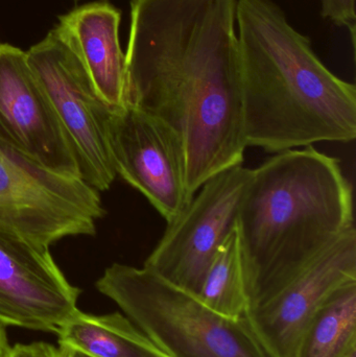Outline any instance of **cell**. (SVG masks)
<instances>
[{"label": "cell", "instance_id": "1", "mask_svg": "<svg viewBox=\"0 0 356 357\" xmlns=\"http://www.w3.org/2000/svg\"><path fill=\"white\" fill-rule=\"evenodd\" d=\"M236 0H132L125 105L182 138L192 195L247 149Z\"/></svg>", "mask_w": 356, "mask_h": 357}, {"label": "cell", "instance_id": "2", "mask_svg": "<svg viewBox=\"0 0 356 357\" xmlns=\"http://www.w3.org/2000/svg\"><path fill=\"white\" fill-rule=\"evenodd\" d=\"M247 146L276 153L356 137V88L318 58L273 0H236Z\"/></svg>", "mask_w": 356, "mask_h": 357}, {"label": "cell", "instance_id": "3", "mask_svg": "<svg viewBox=\"0 0 356 357\" xmlns=\"http://www.w3.org/2000/svg\"><path fill=\"white\" fill-rule=\"evenodd\" d=\"M355 226L353 186L338 159L309 146L276 153L252 169L236 220L248 306Z\"/></svg>", "mask_w": 356, "mask_h": 357}, {"label": "cell", "instance_id": "4", "mask_svg": "<svg viewBox=\"0 0 356 357\" xmlns=\"http://www.w3.org/2000/svg\"><path fill=\"white\" fill-rule=\"evenodd\" d=\"M95 287L169 357H265L242 319L223 318L144 266L113 264Z\"/></svg>", "mask_w": 356, "mask_h": 357}, {"label": "cell", "instance_id": "5", "mask_svg": "<svg viewBox=\"0 0 356 357\" xmlns=\"http://www.w3.org/2000/svg\"><path fill=\"white\" fill-rule=\"evenodd\" d=\"M100 191L83 178L52 171L0 144V227L49 247L94 235L105 215Z\"/></svg>", "mask_w": 356, "mask_h": 357}, {"label": "cell", "instance_id": "6", "mask_svg": "<svg viewBox=\"0 0 356 357\" xmlns=\"http://www.w3.org/2000/svg\"><path fill=\"white\" fill-rule=\"evenodd\" d=\"M77 161L79 177L98 191L117 177L110 146L115 108L98 94L75 54L54 29L26 52Z\"/></svg>", "mask_w": 356, "mask_h": 357}, {"label": "cell", "instance_id": "7", "mask_svg": "<svg viewBox=\"0 0 356 357\" xmlns=\"http://www.w3.org/2000/svg\"><path fill=\"white\" fill-rule=\"evenodd\" d=\"M356 284V228L341 235L307 268L247 307L242 320L265 357H299L311 323Z\"/></svg>", "mask_w": 356, "mask_h": 357}, {"label": "cell", "instance_id": "8", "mask_svg": "<svg viewBox=\"0 0 356 357\" xmlns=\"http://www.w3.org/2000/svg\"><path fill=\"white\" fill-rule=\"evenodd\" d=\"M252 169L230 167L207 180L144 262L177 287L198 296L217 250L236 226Z\"/></svg>", "mask_w": 356, "mask_h": 357}, {"label": "cell", "instance_id": "9", "mask_svg": "<svg viewBox=\"0 0 356 357\" xmlns=\"http://www.w3.org/2000/svg\"><path fill=\"white\" fill-rule=\"evenodd\" d=\"M110 146L116 175L140 191L167 225L185 212L194 195L183 142L171 126L125 105L111 116Z\"/></svg>", "mask_w": 356, "mask_h": 357}, {"label": "cell", "instance_id": "10", "mask_svg": "<svg viewBox=\"0 0 356 357\" xmlns=\"http://www.w3.org/2000/svg\"><path fill=\"white\" fill-rule=\"evenodd\" d=\"M79 295L49 247L0 227V324L56 335Z\"/></svg>", "mask_w": 356, "mask_h": 357}, {"label": "cell", "instance_id": "11", "mask_svg": "<svg viewBox=\"0 0 356 357\" xmlns=\"http://www.w3.org/2000/svg\"><path fill=\"white\" fill-rule=\"evenodd\" d=\"M0 144L56 173L79 177L68 139L26 52L10 44H0Z\"/></svg>", "mask_w": 356, "mask_h": 357}, {"label": "cell", "instance_id": "12", "mask_svg": "<svg viewBox=\"0 0 356 357\" xmlns=\"http://www.w3.org/2000/svg\"><path fill=\"white\" fill-rule=\"evenodd\" d=\"M121 19V12L109 2H90L61 16L54 27L98 94L115 109L125 106V56L119 41Z\"/></svg>", "mask_w": 356, "mask_h": 357}, {"label": "cell", "instance_id": "13", "mask_svg": "<svg viewBox=\"0 0 356 357\" xmlns=\"http://www.w3.org/2000/svg\"><path fill=\"white\" fill-rule=\"evenodd\" d=\"M56 335L58 346L88 357H169L121 312L77 310Z\"/></svg>", "mask_w": 356, "mask_h": 357}, {"label": "cell", "instance_id": "14", "mask_svg": "<svg viewBox=\"0 0 356 357\" xmlns=\"http://www.w3.org/2000/svg\"><path fill=\"white\" fill-rule=\"evenodd\" d=\"M199 298L227 320H242L248 306L240 239L236 226L217 250Z\"/></svg>", "mask_w": 356, "mask_h": 357}, {"label": "cell", "instance_id": "15", "mask_svg": "<svg viewBox=\"0 0 356 357\" xmlns=\"http://www.w3.org/2000/svg\"><path fill=\"white\" fill-rule=\"evenodd\" d=\"M356 351V284L332 299L311 323L299 357H348Z\"/></svg>", "mask_w": 356, "mask_h": 357}, {"label": "cell", "instance_id": "16", "mask_svg": "<svg viewBox=\"0 0 356 357\" xmlns=\"http://www.w3.org/2000/svg\"><path fill=\"white\" fill-rule=\"evenodd\" d=\"M323 18L341 27H347L355 36L356 10L355 0H320Z\"/></svg>", "mask_w": 356, "mask_h": 357}, {"label": "cell", "instance_id": "17", "mask_svg": "<svg viewBox=\"0 0 356 357\" xmlns=\"http://www.w3.org/2000/svg\"><path fill=\"white\" fill-rule=\"evenodd\" d=\"M10 357H70V351L44 342L16 344L10 348Z\"/></svg>", "mask_w": 356, "mask_h": 357}, {"label": "cell", "instance_id": "18", "mask_svg": "<svg viewBox=\"0 0 356 357\" xmlns=\"http://www.w3.org/2000/svg\"><path fill=\"white\" fill-rule=\"evenodd\" d=\"M10 348L6 327L0 324V357H10Z\"/></svg>", "mask_w": 356, "mask_h": 357}, {"label": "cell", "instance_id": "19", "mask_svg": "<svg viewBox=\"0 0 356 357\" xmlns=\"http://www.w3.org/2000/svg\"><path fill=\"white\" fill-rule=\"evenodd\" d=\"M70 357H88V356H83V354H77V352L70 351Z\"/></svg>", "mask_w": 356, "mask_h": 357}, {"label": "cell", "instance_id": "20", "mask_svg": "<svg viewBox=\"0 0 356 357\" xmlns=\"http://www.w3.org/2000/svg\"><path fill=\"white\" fill-rule=\"evenodd\" d=\"M348 357H356V351L353 352V354H351Z\"/></svg>", "mask_w": 356, "mask_h": 357}, {"label": "cell", "instance_id": "21", "mask_svg": "<svg viewBox=\"0 0 356 357\" xmlns=\"http://www.w3.org/2000/svg\"><path fill=\"white\" fill-rule=\"evenodd\" d=\"M75 1H79V0H75ZM131 1H132V0H131Z\"/></svg>", "mask_w": 356, "mask_h": 357}]
</instances>
